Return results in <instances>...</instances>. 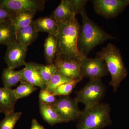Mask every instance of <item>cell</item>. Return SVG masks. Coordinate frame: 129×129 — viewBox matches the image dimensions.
Returning a JSON list of instances; mask_svg holds the SVG:
<instances>
[{"label": "cell", "instance_id": "obj_17", "mask_svg": "<svg viewBox=\"0 0 129 129\" xmlns=\"http://www.w3.org/2000/svg\"><path fill=\"white\" fill-rule=\"evenodd\" d=\"M36 12V11H28L14 14L11 21L16 30V34L19 29L28 26L33 22V19Z\"/></svg>", "mask_w": 129, "mask_h": 129}, {"label": "cell", "instance_id": "obj_1", "mask_svg": "<svg viewBox=\"0 0 129 129\" xmlns=\"http://www.w3.org/2000/svg\"><path fill=\"white\" fill-rule=\"evenodd\" d=\"M80 29L76 17L67 22L59 24L58 31L55 36L57 43L55 57L79 62L84 57L78 48Z\"/></svg>", "mask_w": 129, "mask_h": 129}, {"label": "cell", "instance_id": "obj_12", "mask_svg": "<svg viewBox=\"0 0 129 129\" xmlns=\"http://www.w3.org/2000/svg\"><path fill=\"white\" fill-rule=\"evenodd\" d=\"M39 64L30 62L26 63L22 73V81H25L34 86L45 89L47 85L42 78L39 70Z\"/></svg>", "mask_w": 129, "mask_h": 129}, {"label": "cell", "instance_id": "obj_27", "mask_svg": "<svg viewBox=\"0 0 129 129\" xmlns=\"http://www.w3.org/2000/svg\"><path fill=\"white\" fill-rule=\"evenodd\" d=\"M39 97L40 102L52 106L55 104L57 101V99L53 95V93L45 89H41Z\"/></svg>", "mask_w": 129, "mask_h": 129}, {"label": "cell", "instance_id": "obj_13", "mask_svg": "<svg viewBox=\"0 0 129 129\" xmlns=\"http://www.w3.org/2000/svg\"><path fill=\"white\" fill-rule=\"evenodd\" d=\"M75 10L71 0H62L52 16L58 24L64 23L75 17Z\"/></svg>", "mask_w": 129, "mask_h": 129}, {"label": "cell", "instance_id": "obj_18", "mask_svg": "<svg viewBox=\"0 0 129 129\" xmlns=\"http://www.w3.org/2000/svg\"><path fill=\"white\" fill-rule=\"evenodd\" d=\"M39 35L33 22L30 25L22 28L17 32V41L27 47L37 39Z\"/></svg>", "mask_w": 129, "mask_h": 129}, {"label": "cell", "instance_id": "obj_14", "mask_svg": "<svg viewBox=\"0 0 129 129\" xmlns=\"http://www.w3.org/2000/svg\"><path fill=\"white\" fill-rule=\"evenodd\" d=\"M17 101L13 90L0 87V113L6 115L14 112Z\"/></svg>", "mask_w": 129, "mask_h": 129}, {"label": "cell", "instance_id": "obj_28", "mask_svg": "<svg viewBox=\"0 0 129 129\" xmlns=\"http://www.w3.org/2000/svg\"><path fill=\"white\" fill-rule=\"evenodd\" d=\"M15 13L0 6V24L5 21H11Z\"/></svg>", "mask_w": 129, "mask_h": 129}, {"label": "cell", "instance_id": "obj_29", "mask_svg": "<svg viewBox=\"0 0 129 129\" xmlns=\"http://www.w3.org/2000/svg\"><path fill=\"white\" fill-rule=\"evenodd\" d=\"M30 129H46L41 124H40L36 119H32Z\"/></svg>", "mask_w": 129, "mask_h": 129}, {"label": "cell", "instance_id": "obj_24", "mask_svg": "<svg viewBox=\"0 0 129 129\" xmlns=\"http://www.w3.org/2000/svg\"><path fill=\"white\" fill-rule=\"evenodd\" d=\"M22 114L21 112H13L5 115V118L0 122V129H14Z\"/></svg>", "mask_w": 129, "mask_h": 129}, {"label": "cell", "instance_id": "obj_19", "mask_svg": "<svg viewBox=\"0 0 129 129\" xmlns=\"http://www.w3.org/2000/svg\"><path fill=\"white\" fill-rule=\"evenodd\" d=\"M23 70L16 71L14 69L7 67L4 69L2 75V83L5 88L12 89L19 82L22 81V73Z\"/></svg>", "mask_w": 129, "mask_h": 129}, {"label": "cell", "instance_id": "obj_5", "mask_svg": "<svg viewBox=\"0 0 129 129\" xmlns=\"http://www.w3.org/2000/svg\"><path fill=\"white\" fill-rule=\"evenodd\" d=\"M105 91L106 88L101 79H90L77 92L75 100L78 104H84V109H89L100 103Z\"/></svg>", "mask_w": 129, "mask_h": 129}, {"label": "cell", "instance_id": "obj_21", "mask_svg": "<svg viewBox=\"0 0 129 129\" xmlns=\"http://www.w3.org/2000/svg\"><path fill=\"white\" fill-rule=\"evenodd\" d=\"M57 45L55 36L52 35H48L44 44L45 57L48 64L53 63L56 53Z\"/></svg>", "mask_w": 129, "mask_h": 129}, {"label": "cell", "instance_id": "obj_2", "mask_svg": "<svg viewBox=\"0 0 129 129\" xmlns=\"http://www.w3.org/2000/svg\"><path fill=\"white\" fill-rule=\"evenodd\" d=\"M82 25L78 40V48L82 56L87 57L89 53L95 47L115 37L102 30L89 17L85 8L80 13Z\"/></svg>", "mask_w": 129, "mask_h": 129}, {"label": "cell", "instance_id": "obj_26", "mask_svg": "<svg viewBox=\"0 0 129 129\" xmlns=\"http://www.w3.org/2000/svg\"><path fill=\"white\" fill-rule=\"evenodd\" d=\"M80 80H73L63 83L58 86L55 90L53 93V95L56 96L69 95L72 93L76 84L80 81Z\"/></svg>", "mask_w": 129, "mask_h": 129}, {"label": "cell", "instance_id": "obj_10", "mask_svg": "<svg viewBox=\"0 0 129 129\" xmlns=\"http://www.w3.org/2000/svg\"><path fill=\"white\" fill-rule=\"evenodd\" d=\"M7 47L4 60L7 67L15 69L22 65L25 66L27 63L25 60L27 47L18 41L12 43Z\"/></svg>", "mask_w": 129, "mask_h": 129}, {"label": "cell", "instance_id": "obj_3", "mask_svg": "<svg viewBox=\"0 0 129 129\" xmlns=\"http://www.w3.org/2000/svg\"><path fill=\"white\" fill-rule=\"evenodd\" d=\"M97 54L96 57L102 58L106 63L109 73L111 74L110 85L112 87L113 91L116 92L128 75L120 50L115 45L109 43Z\"/></svg>", "mask_w": 129, "mask_h": 129}, {"label": "cell", "instance_id": "obj_6", "mask_svg": "<svg viewBox=\"0 0 129 129\" xmlns=\"http://www.w3.org/2000/svg\"><path fill=\"white\" fill-rule=\"evenodd\" d=\"M82 78L101 79L107 75L108 71L105 61L98 57L89 58L84 57L79 62Z\"/></svg>", "mask_w": 129, "mask_h": 129}, {"label": "cell", "instance_id": "obj_15", "mask_svg": "<svg viewBox=\"0 0 129 129\" xmlns=\"http://www.w3.org/2000/svg\"><path fill=\"white\" fill-rule=\"evenodd\" d=\"M33 23L37 32H46L55 36L59 28V24L51 16L34 20Z\"/></svg>", "mask_w": 129, "mask_h": 129}, {"label": "cell", "instance_id": "obj_23", "mask_svg": "<svg viewBox=\"0 0 129 129\" xmlns=\"http://www.w3.org/2000/svg\"><path fill=\"white\" fill-rule=\"evenodd\" d=\"M73 80L63 76L57 72L47 85L45 89L53 93L58 86Z\"/></svg>", "mask_w": 129, "mask_h": 129}, {"label": "cell", "instance_id": "obj_11", "mask_svg": "<svg viewBox=\"0 0 129 129\" xmlns=\"http://www.w3.org/2000/svg\"><path fill=\"white\" fill-rule=\"evenodd\" d=\"M53 63L56 67L57 72L63 76L74 80H81L83 79L79 62L55 57Z\"/></svg>", "mask_w": 129, "mask_h": 129}, {"label": "cell", "instance_id": "obj_4", "mask_svg": "<svg viewBox=\"0 0 129 129\" xmlns=\"http://www.w3.org/2000/svg\"><path fill=\"white\" fill-rule=\"evenodd\" d=\"M111 107L108 103H99L81 111L76 129H102L111 125Z\"/></svg>", "mask_w": 129, "mask_h": 129}, {"label": "cell", "instance_id": "obj_16", "mask_svg": "<svg viewBox=\"0 0 129 129\" xmlns=\"http://www.w3.org/2000/svg\"><path fill=\"white\" fill-rule=\"evenodd\" d=\"M17 41L16 30L11 21L0 24V45L7 46Z\"/></svg>", "mask_w": 129, "mask_h": 129}, {"label": "cell", "instance_id": "obj_25", "mask_svg": "<svg viewBox=\"0 0 129 129\" xmlns=\"http://www.w3.org/2000/svg\"><path fill=\"white\" fill-rule=\"evenodd\" d=\"M39 70L42 78L46 85L57 72L56 67L53 63L46 65L39 64Z\"/></svg>", "mask_w": 129, "mask_h": 129}, {"label": "cell", "instance_id": "obj_20", "mask_svg": "<svg viewBox=\"0 0 129 129\" xmlns=\"http://www.w3.org/2000/svg\"><path fill=\"white\" fill-rule=\"evenodd\" d=\"M40 111L44 120L51 125L63 122L60 115L52 105L40 102Z\"/></svg>", "mask_w": 129, "mask_h": 129}, {"label": "cell", "instance_id": "obj_9", "mask_svg": "<svg viewBox=\"0 0 129 129\" xmlns=\"http://www.w3.org/2000/svg\"><path fill=\"white\" fill-rule=\"evenodd\" d=\"M45 3V1L43 0H2L0 1V6L15 13L28 11H43Z\"/></svg>", "mask_w": 129, "mask_h": 129}, {"label": "cell", "instance_id": "obj_8", "mask_svg": "<svg viewBox=\"0 0 129 129\" xmlns=\"http://www.w3.org/2000/svg\"><path fill=\"white\" fill-rule=\"evenodd\" d=\"M52 106L60 115L63 122L77 120L81 113L75 99L68 96L60 98Z\"/></svg>", "mask_w": 129, "mask_h": 129}, {"label": "cell", "instance_id": "obj_22", "mask_svg": "<svg viewBox=\"0 0 129 129\" xmlns=\"http://www.w3.org/2000/svg\"><path fill=\"white\" fill-rule=\"evenodd\" d=\"M37 88L31 84L22 81L20 85L15 89L13 90V92L17 100L25 97L32 94L37 90Z\"/></svg>", "mask_w": 129, "mask_h": 129}, {"label": "cell", "instance_id": "obj_7", "mask_svg": "<svg viewBox=\"0 0 129 129\" xmlns=\"http://www.w3.org/2000/svg\"><path fill=\"white\" fill-rule=\"evenodd\" d=\"M95 12L107 18L117 17L129 5V0H94Z\"/></svg>", "mask_w": 129, "mask_h": 129}]
</instances>
